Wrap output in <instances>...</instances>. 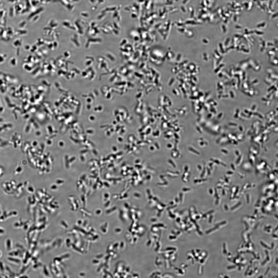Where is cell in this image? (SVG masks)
Masks as SVG:
<instances>
[{
	"label": "cell",
	"mask_w": 278,
	"mask_h": 278,
	"mask_svg": "<svg viewBox=\"0 0 278 278\" xmlns=\"http://www.w3.org/2000/svg\"><path fill=\"white\" fill-rule=\"evenodd\" d=\"M2 255V252H1V251H0V257Z\"/></svg>",
	"instance_id": "obj_2"
},
{
	"label": "cell",
	"mask_w": 278,
	"mask_h": 278,
	"mask_svg": "<svg viewBox=\"0 0 278 278\" xmlns=\"http://www.w3.org/2000/svg\"><path fill=\"white\" fill-rule=\"evenodd\" d=\"M5 246L6 249L8 251H10L12 249V244L11 240L8 239L5 242Z\"/></svg>",
	"instance_id": "obj_1"
}]
</instances>
